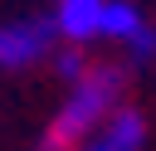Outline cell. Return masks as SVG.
<instances>
[{
	"label": "cell",
	"instance_id": "cell-1",
	"mask_svg": "<svg viewBox=\"0 0 156 151\" xmlns=\"http://www.w3.org/2000/svg\"><path fill=\"white\" fill-rule=\"evenodd\" d=\"M117 93H122V68H117V63L88 68V73L73 83L68 102L54 112L49 132L39 136V151H78V141H83L88 132H98V127L117 112Z\"/></svg>",
	"mask_w": 156,
	"mask_h": 151
},
{
	"label": "cell",
	"instance_id": "cell-2",
	"mask_svg": "<svg viewBox=\"0 0 156 151\" xmlns=\"http://www.w3.org/2000/svg\"><path fill=\"white\" fill-rule=\"evenodd\" d=\"M54 19H10L0 24V68H29L54 44Z\"/></svg>",
	"mask_w": 156,
	"mask_h": 151
},
{
	"label": "cell",
	"instance_id": "cell-3",
	"mask_svg": "<svg viewBox=\"0 0 156 151\" xmlns=\"http://www.w3.org/2000/svg\"><path fill=\"white\" fill-rule=\"evenodd\" d=\"M102 10H107V0H58L54 29L68 44H88V39L102 34Z\"/></svg>",
	"mask_w": 156,
	"mask_h": 151
},
{
	"label": "cell",
	"instance_id": "cell-4",
	"mask_svg": "<svg viewBox=\"0 0 156 151\" xmlns=\"http://www.w3.org/2000/svg\"><path fill=\"white\" fill-rule=\"evenodd\" d=\"M141 141H146V122H141V112L122 107V112H112V117L98 127L93 151H141Z\"/></svg>",
	"mask_w": 156,
	"mask_h": 151
},
{
	"label": "cell",
	"instance_id": "cell-5",
	"mask_svg": "<svg viewBox=\"0 0 156 151\" xmlns=\"http://www.w3.org/2000/svg\"><path fill=\"white\" fill-rule=\"evenodd\" d=\"M141 24H146V19L136 15V5H127V0H107V10H102V34H107V39H122V44H127Z\"/></svg>",
	"mask_w": 156,
	"mask_h": 151
},
{
	"label": "cell",
	"instance_id": "cell-6",
	"mask_svg": "<svg viewBox=\"0 0 156 151\" xmlns=\"http://www.w3.org/2000/svg\"><path fill=\"white\" fill-rule=\"evenodd\" d=\"M54 68H58V78H63V83H78V78H83V73H88V58H83V54H78V49H63V54H58V63H54Z\"/></svg>",
	"mask_w": 156,
	"mask_h": 151
},
{
	"label": "cell",
	"instance_id": "cell-7",
	"mask_svg": "<svg viewBox=\"0 0 156 151\" xmlns=\"http://www.w3.org/2000/svg\"><path fill=\"white\" fill-rule=\"evenodd\" d=\"M127 49H132L136 58H151V54H156V29H151V24H141V29L127 39Z\"/></svg>",
	"mask_w": 156,
	"mask_h": 151
},
{
	"label": "cell",
	"instance_id": "cell-8",
	"mask_svg": "<svg viewBox=\"0 0 156 151\" xmlns=\"http://www.w3.org/2000/svg\"><path fill=\"white\" fill-rule=\"evenodd\" d=\"M78 151H93V146H78Z\"/></svg>",
	"mask_w": 156,
	"mask_h": 151
}]
</instances>
